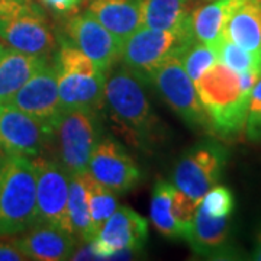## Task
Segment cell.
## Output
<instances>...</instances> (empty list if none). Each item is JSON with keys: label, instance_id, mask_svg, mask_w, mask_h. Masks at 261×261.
I'll return each mask as SVG.
<instances>
[{"label": "cell", "instance_id": "1", "mask_svg": "<svg viewBox=\"0 0 261 261\" xmlns=\"http://www.w3.org/2000/svg\"><path fill=\"white\" fill-rule=\"evenodd\" d=\"M260 75L238 74L216 61L196 82V90L205 109L209 128L222 138H232L245 126L250 94Z\"/></svg>", "mask_w": 261, "mask_h": 261}, {"label": "cell", "instance_id": "2", "mask_svg": "<svg viewBox=\"0 0 261 261\" xmlns=\"http://www.w3.org/2000/svg\"><path fill=\"white\" fill-rule=\"evenodd\" d=\"M105 105L113 125L132 147L147 149L160 138V121L151 106L144 82L128 67L111 71L105 84Z\"/></svg>", "mask_w": 261, "mask_h": 261}, {"label": "cell", "instance_id": "3", "mask_svg": "<svg viewBox=\"0 0 261 261\" xmlns=\"http://www.w3.org/2000/svg\"><path fill=\"white\" fill-rule=\"evenodd\" d=\"M37 224V174L32 160L8 155L0 170V237Z\"/></svg>", "mask_w": 261, "mask_h": 261}, {"label": "cell", "instance_id": "4", "mask_svg": "<svg viewBox=\"0 0 261 261\" xmlns=\"http://www.w3.org/2000/svg\"><path fill=\"white\" fill-rule=\"evenodd\" d=\"M54 63L63 111L83 108L100 112L105 106L106 73L70 41L61 44Z\"/></svg>", "mask_w": 261, "mask_h": 261}, {"label": "cell", "instance_id": "5", "mask_svg": "<svg viewBox=\"0 0 261 261\" xmlns=\"http://www.w3.org/2000/svg\"><path fill=\"white\" fill-rule=\"evenodd\" d=\"M99 112L92 109L64 111L49 129V142L56 151L57 161L70 173L89 171V163L99 142Z\"/></svg>", "mask_w": 261, "mask_h": 261}, {"label": "cell", "instance_id": "6", "mask_svg": "<svg viewBox=\"0 0 261 261\" xmlns=\"http://www.w3.org/2000/svg\"><path fill=\"white\" fill-rule=\"evenodd\" d=\"M195 41L193 31H157L141 27L122 42L119 60L125 67L149 83L152 73L170 58L181 57Z\"/></svg>", "mask_w": 261, "mask_h": 261}, {"label": "cell", "instance_id": "7", "mask_svg": "<svg viewBox=\"0 0 261 261\" xmlns=\"http://www.w3.org/2000/svg\"><path fill=\"white\" fill-rule=\"evenodd\" d=\"M228 161V149L218 141L196 144L178 160L173 185L187 199L199 205L203 196L218 185Z\"/></svg>", "mask_w": 261, "mask_h": 261}, {"label": "cell", "instance_id": "8", "mask_svg": "<svg viewBox=\"0 0 261 261\" xmlns=\"http://www.w3.org/2000/svg\"><path fill=\"white\" fill-rule=\"evenodd\" d=\"M32 163L37 174V224L53 225L74 235L68 214L70 173L57 160L39 155Z\"/></svg>", "mask_w": 261, "mask_h": 261}, {"label": "cell", "instance_id": "9", "mask_svg": "<svg viewBox=\"0 0 261 261\" xmlns=\"http://www.w3.org/2000/svg\"><path fill=\"white\" fill-rule=\"evenodd\" d=\"M160 96L190 128H209L205 109L200 103L195 82L189 77L178 57L170 58L149 79Z\"/></svg>", "mask_w": 261, "mask_h": 261}, {"label": "cell", "instance_id": "10", "mask_svg": "<svg viewBox=\"0 0 261 261\" xmlns=\"http://www.w3.org/2000/svg\"><path fill=\"white\" fill-rule=\"evenodd\" d=\"M0 41L29 56L51 58L57 48L54 31L37 5L0 18Z\"/></svg>", "mask_w": 261, "mask_h": 261}, {"label": "cell", "instance_id": "11", "mask_svg": "<svg viewBox=\"0 0 261 261\" xmlns=\"http://www.w3.org/2000/svg\"><path fill=\"white\" fill-rule=\"evenodd\" d=\"M148 238L147 219L128 206L118 207L90 241L96 258H115L116 255L140 251Z\"/></svg>", "mask_w": 261, "mask_h": 261}, {"label": "cell", "instance_id": "12", "mask_svg": "<svg viewBox=\"0 0 261 261\" xmlns=\"http://www.w3.org/2000/svg\"><path fill=\"white\" fill-rule=\"evenodd\" d=\"M9 105L28 113L48 129L63 115L58 94V73L54 61H49L29 79L10 99Z\"/></svg>", "mask_w": 261, "mask_h": 261}, {"label": "cell", "instance_id": "13", "mask_svg": "<svg viewBox=\"0 0 261 261\" xmlns=\"http://www.w3.org/2000/svg\"><path fill=\"white\" fill-rule=\"evenodd\" d=\"M89 173L116 195L128 193L141 180V170L135 160L111 137H105L96 144L89 163Z\"/></svg>", "mask_w": 261, "mask_h": 261}, {"label": "cell", "instance_id": "14", "mask_svg": "<svg viewBox=\"0 0 261 261\" xmlns=\"http://www.w3.org/2000/svg\"><path fill=\"white\" fill-rule=\"evenodd\" d=\"M49 142V129L9 103L0 105V148L9 155L35 159Z\"/></svg>", "mask_w": 261, "mask_h": 261}, {"label": "cell", "instance_id": "15", "mask_svg": "<svg viewBox=\"0 0 261 261\" xmlns=\"http://www.w3.org/2000/svg\"><path fill=\"white\" fill-rule=\"evenodd\" d=\"M65 32L70 42L89 57L103 73L112 70L121 57L122 44L90 12L68 19Z\"/></svg>", "mask_w": 261, "mask_h": 261}, {"label": "cell", "instance_id": "16", "mask_svg": "<svg viewBox=\"0 0 261 261\" xmlns=\"http://www.w3.org/2000/svg\"><path fill=\"white\" fill-rule=\"evenodd\" d=\"M186 241L196 255L206 258H232V231L229 218H214L197 206Z\"/></svg>", "mask_w": 261, "mask_h": 261}, {"label": "cell", "instance_id": "17", "mask_svg": "<svg viewBox=\"0 0 261 261\" xmlns=\"http://www.w3.org/2000/svg\"><path fill=\"white\" fill-rule=\"evenodd\" d=\"M15 244L28 260L63 261L71 258L75 238L73 233L65 232L53 225L35 224Z\"/></svg>", "mask_w": 261, "mask_h": 261}, {"label": "cell", "instance_id": "18", "mask_svg": "<svg viewBox=\"0 0 261 261\" xmlns=\"http://www.w3.org/2000/svg\"><path fill=\"white\" fill-rule=\"evenodd\" d=\"M224 38L261 61V0H237L225 22Z\"/></svg>", "mask_w": 261, "mask_h": 261}, {"label": "cell", "instance_id": "19", "mask_svg": "<svg viewBox=\"0 0 261 261\" xmlns=\"http://www.w3.org/2000/svg\"><path fill=\"white\" fill-rule=\"evenodd\" d=\"M87 12L121 44L142 27V0H90Z\"/></svg>", "mask_w": 261, "mask_h": 261}, {"label": "cell", "instance_id": "20", "mask_svg": "<svg viewBox=\"0 0 261 261\" xmlns=\"http://www.w3.org/2000/svg\"><path fill=\"white\" fill-rule=\"evenodd\" d=\"M51 58L20 53L0 42V105L8 103Z\"/></svg>", "mask_w": 261, "mask_h": 261}, {"label": "cell", "instance_id": "21", "mask_svg": "<svg viewBox=\"0 0 261 261\" xmlns=\"http://www.w3.org/2000/svg\"><path fill=\"white\" fill-rule=\"evenodd\" d=\"M192 0H142V27L181 32L192 29Z\"/></svg>", "mask_w": 261, "mask_h": 261}, {"label": "cell", "instance_id": "22", "mask_svg": "<svg viewBox=\"0 0 261 261\" xmlns=\"http://www.w3.org/2000/svg\"><path fill=\"white\" fill-rule=\"evenodd\" d=\"M237 0H209L192 10L190 23L196 41L216 49L224 39L225 22Z\"/></svg>", "mask_w": 261, "mask_h": 261}, {"label": "cell", "instance_id": "23", "mask_svg": "<svg viewBox=\"0 0 261 261\" xmlns=\"http://www.w3.org/2000/svg\"><path fill=\"white\" fill-rule=\"evenodd\" d=\"M174 193L176 186L173 183L159 180L152 189L149 216L154 228L163 237L170 240H185L186 232L174 214Z\"/></svg>", "mask_w": 261, "mask_h": 261}, {"label": "cell", "instance_id": "24", "mask_svg": "<svg viewBox=\"0 0 261 261\" xmlns=\"http://www.w3.org/2000/svg\"><path fill=\"white\" fill-rule=\"evenodd\" d=\"M68 214H70L75 237H79L84 243L93 241L94 237L97 235V231L94 228L92 215H90L83 173L70 174Z\"/></svg>", "mask_w": 261, "mask_h": 261}, {"label": "cell", "instance_id": "25", "mask_svg": "<svg viewBox=\"0 0 261 261\" xmlns=\"http://www.w3.org/2000/svg\"><path fill=\"white\" fill-rule=\"evenodd\" d=\"M83 177L84 185H86V192H87V200H89L92 221H93L96 231L99 233L105 222L118 209V197H116L115 192L100 185L97 180H94L89 171L83 173Z\"/></svg>", "mask_w": 261, "mask_h": 261}, {"label": "cell", "instance_id": "26", "mask_svg": "<svg viewBox=\"0 0 261 261\" xmlns=\"http://www.w3.org/2000/svg\"><path fill=\"white\" fill-rule=\"evenodd\" d=\"M218 61L224 63L229 68H232L233 71H237L238 74H245V73H252L261 77V61L257 57L251 54L250 51L238 47L237 44H233L232 41L224 38L218 47Z\"/></svg>", "mask_w": 261, "mask_h": 261}, {"label": "cell", "instance_id": "27", "mask_svg": "<svg viewBox=\"0 0 261 261\" xmlns=\"http://www.w3.org/2000/svg\"><path fill=\"white\" fill-rule=\"evenodd\" d=\"M180 60L189 77L196 83L218 61V53L214 47L195 39L181 54Z\"/></svg>", "mask_w": 261, "mask_h": 261}, {"label": "cell", "instance_id": "28", "mask_svg": "<svg viewBox=\"0 0 261 261\" xmlns=\"http://www.w3.org/2000/svg\"><path fill=\"white\" fill-rule=\"evenodd\" d=\"M200 206L214 218H229L235 207L233 193L226 186H214L203 196Z\"/></svg>", "mask_w": 261, "mask_h": 261}, {"label": "cell", "instance_id": "29", "mask_svg": "<svg viewBox=\"0 0 261 261\" xmlns=\"http://www.w3.org/2000/svg\"><path fill=\"white\" fill-rule=\"evenodd\" d=\"M245 134L247 138L254 142H261V77L254 84L250 94V102L245 118Z\"/></svg>", "mask_w": 261, "mask_h": 261}, {"label": "cell", "instance_id": "30", "mask_svg": "<svg viewBox=\"0 0 261 261\" xmlns=\"http://www.w3.org/2000/svg\"><path fill=\"white\" fill-rule=\"evenodd\" d=\"M35 5L32 0H0V18L18 13Z\"/></svg>", "mask_w": 261, "mask_h": 261}, {"label": "cell", "instance_id": "31", "mask_svg": "<svg viewBox=\"0 0 261 261\" xmlns=\"http://www.w3.org/2000/svg\"><path fill=\"white\" fill-rule=\"evenodd\" d=\"M82 0H41L42 5H45L48 9H51L56 13H70L77 9Z\"/></svg>", "mask_w": 261, "mask_h": 261}, {"label": "cell", "instance_id": "32", "mask_svg": "<svg viewBox=\"0 0 261 261\" xmlns=\"http://www.w3.org/2000/svg\"><path fill=\"white\" fill-rule=\"evenodd\" d=\"M28 260L27 255L19 250V247L15 244L0 243V261H25Z\"/></svg>", "mask_w": 261, "mask_h": 261}, {"label": "cell", "instance_id": "33", "mask_svg": "<svg viewBox=\"0 0 261 261\" xmlns=\"http://www.w3.org/2000/svg\"><path fill=\"white\" fill-rule=\"evenodd\" d=\"M252 260L261 261V229L258 231L257 240H255V247H254V251H252Z\"/></svg>", "mask_w": 261, "mask_h": 261}, {"label": "cell", "instance_id": "34", "mask_svg": "<svg viewBox=\"0 0 261 261\" xmlns=\"http://www.w3.org/2000/svg\"><path fill=\"white\" fill-rule=\"evenodd\" d=\"M8 155H9V154H6L3 149L0 148V170H2V167H3V164H5V161H6V159H8Z\"/></svg>", "mask_w": 261, "mask_h": 261}]
</instances>
